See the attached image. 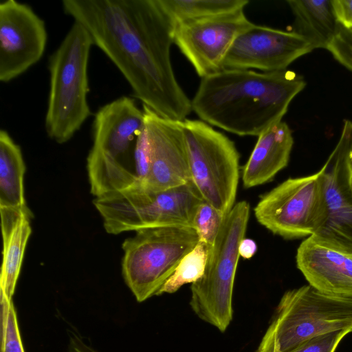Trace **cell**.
Here are the masks:
<instances>
[{
  "label": "cell",
  "mask_w": 352,
  "mask_h": 352,
  "mask_svg": "<svg viewBox=\"0 0 352 352\" xmlns=\"http://www.w3.org/2000/svg\"><path fill=\"white\" fill-rule=\"evenodd\" d=\"M144 126L143 111L129 96L116 98L96 111L93 145L87 157L90 192L95 198L140 187L136 149Z\"/></svg>",
  "instance_id": "3"
},
{
  "label": "cell",
  "mask_w": 352,
  "mask_h": 352,
  "mask_svg": "<svg viewBox=\"0 0 352 352\" xmlns=\"http://www.w3.org/2000/svg\"><path fill=\"white\" fill-rule=\"evenodd\" d=\"M349 31H351L352 32V28Z\"/></svg>",
  "instance_id": "32"
},
{
  "label": "cell",
  "mask_w": 352,
  "mask_h": 352,
  "mask_svg": "<svg viewBox=\"0 0 352 352\" xmlns=\"http://www.w3.org/2000/svg\"><path fill=\"white\" fill-rule=\"evenodd\" d=\"M45 21L28 4L0 3V80L17 78L42 58L47 45Z\"/></svg>",
  "instance_id": "12"
},
{
  "label": "cell",
  "mask_w": 352,
  "mask_h": 352,
  "mask_svg": "<svg viewBox=\"0 0 352 352\" xmlns=\"http://www.w3.org/2000/svg\"><path fill=\"white\" fill-rule=\"evenodd\" d=\"M296 262L309 285L316 289L352 298V254L327 248L309 236L298 246Z\"/></svg>",
  "instance_id": "15"
},
{
  "label": "cell",
  "mask_w": 352,
  "mask_h": 352,
  "mask_svg": "<svg viewBox=\"0 0 352 352\" xmlns=\"http://www.w3.org/2000/svg\"><path fill=\"white\" fill-rule=\"evenodd\" d=\"M311 236L327 248L352 254V204L329 212L324 223Z\"/></svg>",
  "instance_id": "22"
},
{
  "label": "cell",
  "mask_w": 352,
  "mask_h": 352,
  "mask_svg": "<svg viewBox=\"0 0 352 352\" xmlns=\"http://www.w3.org/2000/svg\"><path fill=\"white\" fill-rule=\"evenodd\" d=\"M333 57L352 72V32L340 25L339 29L327 47Z\"/></svg>",
  "instance_id": "26"
},
{
  "label": "cell",
  "mask_w": 352,
  "mask_h": 352,
  "mask_svg": "<svg viewBox=\"0 0 352 352\" xmlns=\"http://www.w3.org/2000/svg\"><path fill=\"white\" fill-rule=\"evenodd\" d=\"M293 144L292 130L283 121L272 125L260 134L242 168L243 187L253 188L272 180L287 166Z\"/></svg>",
  "instance_id": "16"
},
{
  "label": "cell",
  "mask_w": 352,
  "mask_h": 352,
  "mask_svg": "<svg viewBox=\"0 0 352 352\" xmlns=\"http://www.w3.org/2000/svg\"><path fill=\"white\" fill-rule=\"evenodd\" d=\"M26 166L19 145L0 130V206L27 207L24 195Z\"/></svg>",
  "instance_id": "20"
},
{
  "label": "cell",
  "mask_w": 352,
  "mask_h": 352,
  "mask_svg": "<svg viewBox=\"0 0 352 352\" xmlns=\"http://www.w3.org/2000/svg\"><path fill=\"white\" fill-rule=\"evenodd\" d=\"M352 150V121L344 120L340 137L323 165L329 212L352 204L349 180V156Z\"/></svg>",
  "instance_id": "19"
},
{
  "label": "cell",
  "mask_w": 352,
  "mask_h": 352,
  "mask_svg": "<svg viewBox=\"0 0 352 352\" xmlns=\"http://www.w3.org/2000/svg\"><path fill=\"white\" fill-rule=\"evenodd\" d=\"M257 250V245L255 241L251 239L244 238L240 243L239 253L240 257L243 258H252Z\"/></svg>",
  "instance_id": "29"
},
{
  "label": "cell",
  "mask_w": 352,
  "mask_h": 352,
  "mask_svg": "<svg viewBox=\"0 0 352 352\" xmlns=\"http://www.w3.org/2000/svg\"><path fill=\"white\" fill-rule=\"evenodd\" d=\"M250 206L247 201L234 204L210 248L203 276L191 284L190 306L197 316L226 331L233 318L232 296L239 247L245 238Z\"/></svg>",
  "instance_id": "6"
},
{
  "label": "cell",
  "mask_w": 352,
  "mask_h": 352,
  "mask_svg": "<svg viewBox=\"0 0 352 352\" xmlns=\"http://www.w3.org/2000/svg\"><path fill=\"white\" fill-rule=\"evenodd\" d=\"M226 215L204 200L198 207L193 219L192 228L199 241L210 247L223 223Z\"/></svg>",
  "instance_id": "25"
},
{
  "label": "cell",
  "mask_w": 352,
  "mask_h": 352,
  "mask_svg": "<svg viewBox=\"0 0 352 352\" xmlns=\"http://www.w3.org/2000/svg\"><path fill=\"white\" fill-rule=\"evenodd\" d=\"M199 241L192 227L141 230L122 245V274L136 300L157 296L181 260Z\"/></svg>",
  "instance_id": "8"
},
{
  "label": "cell",
  "mask_w": 352,
  "mask_h": 352,
  "mask_svg": "<svg viewBox=\"0 0 352 352\" xmlns=\"http://www.w3.org/2000/svg\"><path fill=\"white\" fill-rule=\"evenodd\" d=\"M351 331L338 330L316 336L290 352H335L342 339Z\"/></svg>",
  "instance_id": "27"
},
{
  "label": "cell",
  "mask_w": 352,
  "mask_h": 352,
  "mask_svg": "<svg viewBox=\"0 0 352 352\" xmlns=\"http://www.w3.org/2000/svg\"><path fill=\"white\" fill-rule=\"evenodd\" d=\"M93 45L86 29L74 21L49 58L45 129L48 137L58 144L69 141L91 115L87 69Z\"/></svg>",
  "instance_id": "4"
},
{
  "label": "cell",
  "mask_w": 352,
  "mask_h": 352,
  "mask_svg": "<svg viewBox=\"0 0 352 352\" xmlns=\"http://www.w3.org/2000/svg\"><path fill=\"white\" fill-rule=\"evenodd\" d=\"M203 201L190 182L158 192L135 188L96 197L93 203L106 232L119 234L159 227H192Z\"/></svg>",
  "instance_id": "7"
},
{
  "label": "cell",
  "mask_w": 352,
  "mask_h": 352,
  "mask_svg": "<svg viewBox=\"0 0 352 352\" xmlns=\"http://www.w3.org/2000/svg\"><path fill=\"white\" fill-rule=\"evenodd\" d=\"M173 25L244 9L248 0H158Z\"/></svg>",
  "instance_id": "21"
},
{
  "label": "cell",
  "mask_w": 352,
  "mask_h": 352,
  "mask_svg": "<svg viewBox=\"0 0 352 352\" xmlns=\"http://www.w3.org/2000/svg\"><path fill=\"white\" fill-rule=\"evenodd\" d=\"M287 3L294 16V32L304 37L314 50H327L340 27L331 0H288Z\"/></svg>",
  "instance_id": "18"
},
{
  "label": "cell",
  "mask_w": 352,
  "mask_h": 352,
  "mask_svg": "<svg viewBox=\"0 0 352 352\" xmlns=\"http://www.w3.org/2000/svg\"><path fill=\"white\" fill-rule=\"evenodd\" d=\"M349 180L350 188L352 192V150L349 156Z\"/></svg>",
  "instance_id": "31"
},
{
  "label": "cell",
  "mask_w": 352,
  "mask_h": 352,
  "mask_svg": "<svg viewBox=\"0 0 352 352\" xmlns=\"http://www.w3.org/2000/svg\"><path fill=\"white\" fill-rule=\"evenodd\" d=\"M128 82L133 98L159 116L184 121L192 102L170 60L173 25L158 0H63Z\"/></svg>",
  "instance_id": "1"
},
{
  "label": "cell",
  "mask_w": 352,
  "mask_h": 352,
  "mask_svg": "<svg viewBox=\"0 0 352 352\" xmlns=\"http://www.w3.org/2000/svg\"><path fill=\"white\" fill-rule=\"evenodd\" d=\"M338 330L352 332V298L303 285L283 294L255 352H290L316 336Z\"/></svg>",
  "instance_id": "5"
},
{
  "label": "cell",
  "mask_w": 352,
  "mask_h": 352,
  "mask_svg": "<svg viewBox=\"0 0 352 352\" xmlns=\"http://www.w3.org/2000/svg\"><path fill=\"white\" fill-rule=\"evenodd\" d=\"M312 50L311 44L294 31L252 23L236 37L223 60V69L283 71Z\"/></svg>",
  "instance_id": "13"
},
{
  "label": "cell",
  "mask_w": 352,
  "mask_h": 352,
  "mask_svg": "<svg viewBox=\"0 0 352 352\" xmlns=\"http://www.w3.org/2000/svg\"><path fill=\"white\" fill-rule=\"evenodd\" d=\"M69 352H99L85 340L82 337L74 340L69 344Z\"/></svg>",
  "instance_id": "30"
},
{
  "label": "cell",
  "mask_w": 352,
  "mask_h": 352,
  "mask_svg": "<svg viewBox=\"0 0 352 352\" xmlns=\"http://www.w3.org/2000/svg\"><path fill=\"white\" fill-rule=\"evenodd\" d=\"M254 212L261 226L283 239L312 236L329 215L323 168L309 176L289 178L261 195Z\"/></svg>",
  "instance_id": "10"
},
{
  "label": "cell",
  "mask_w": 352,
  "mask_h": 352,
  "mask_svg": "<svg viewBox=\"0 0 352 352\" xmlns=\"http://www.w3.org/2000/svg\"><path fill=\"white\" fill-rule=\"evenodd\" d=\"M306 86L291 70L223 69L201 79L192 109L207 124L241 136H258L282 121Z\"/></svg>",
  "instance_id": "2"
},
{
  "label": "cell",
  "mask_w": 352,
  "mask_h": 352,
  "mask_svg": "<svg viewBox=\"0 0 352 352\" xmlns=\"http://www.w3.org/2000/svg\"><path fill=\"white\" fill-rule=\"evenodd\" d=\"M210 248L207 243L199 241L197 245L181 260L157 296L173 294L183 285L198 280L204 273Z\"/></svg>",
  "instance_id": "23"
},
{
  "label": "cell",
  "mask_w": 352,
  "mask_h": 352,
  "mask_svg": "<svg viewBox=\"0 0 352 352\" xmlns=\"http://www.w3.org/2000/svg\"><path fill=\"white\" fill-rule=\"evenodd\" d=\"M0 352H25L13 300L0 294Z\"/></svg>",
  "instance_id": "24"
},
{
  "label": "cell",
  "mask_w": 352,
  "mask_h": 352,
  "mask_svg": "<svg viewBox=\"0 0 352 352\" xmlns=\"http://www.w3.org/2000/svg\"><path fill=\"white\" fill-rule=\"evenodd\" d=\"M183 129L191 181L203 199L226 216L235 204L240 177L235 144L202 120L186 118Z\"/></svg>",
  "instance_id": "9"
},
{
  "label": "cell",
  "mask_w": 352,
  "mask_h": 352,
  "mask_svg": "<svg viewBox=\"0 0 352 352\" xmlns=\"http://www.w3.org/2000/svg\"><path fill=\"white\" fill-rule=\"evenodd\" d=\"M337 22L344 28H352V0H331Z\"/></svg>",
  "instance_id": "28"
},
{
  "label": "cell",
  "mask_w": 352,
  "mask_h": 352,
  "mask_svg": "<svg viewBox=\"0 0 352 352\" xmlns=\"http://www.w3.org/2000/svg\"><path fill=\"white\" fill-rule=\"evenodd\" d=\"M244 9L173 25V42L204 78L223 70V63L236 37L251 25Z\"/></svg>",
  "instance_id": "11"
},
{
  "label": "cell",
  "mask_w": 352,
  "mask_h": 352,
  "mask_svg": "<svg viewBox=\"0 0 352 352\" xmlns=\"http://www.w3.org/2000/svg\"><path fill=\"white\" fill-rule=\"evenodd\" d=\"M147 130L151 164L142 188L162 191L191 181L183 121L165 118L142 104Z\"/></svg>",
  "instance_id": "14"
},
{
  "label": "cell",
  "mask_w": 352,
  "mask_h": 352,
  "mask_svg": "<svg viewBox=\"0 0 352 352\" xmlns=\"http://www.w3.org/2000/svg\"><path fill=\"white\" fill-rule=\"evenodd\" d=\"M3 241L0 294L12 300L23 256L32 233L29 208L0 206Z\"/></svg>",
  "instance_id": "17"
}]
</instances>
